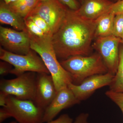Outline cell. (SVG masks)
<instances>
[{
  "label": "cell",
  "mask_w": 123,
  "mask_h": 123,
  "mask_svg": "<svg viewBox=\"0 0 123 123\" xmlns=\"http://www.w3.org/2000/svg\"><path fill=\"white\" fill-rule=\"evenodd\" d=\"M95 27V20L83 18L75 10L68 8L61 25L52 36L57 58L63 60L74 56L90 55Z\"/></svg>",
  "instance_id": "6da1fadb"
},
{
  "label": "cell",
  "mask_w": 123,
  "mask_h": 123,
  "mask_svg": "<svg viewBox=\"0 0 123 123\" xmlns=\"http://www.w3.org/2000/svg\"><path fill=\"white\" fill-rule=\"evenodd\" d=\"M68 8L72 10H77L80 6V4L77 0H60Z\"/></svg>",
  "instance_id": "cb8c5ba5"
},
{
  "label": "cell",
  "mask_w": 123,
  "mask_h": 123,
  "mask_svg": "<svg viewBox=\"0 0 123 123\" xmlns=\"http://www.w3.org/2000/svg\"><path fill=\"white\" fill-rule=\"evenodd\" d=\"M121 39L113 35L95 38L93 48L101 55L108 70L115 75L118 64Z\"/></svg>",
  "instance_id": "ba28073f"
},
{
  "label": "cell",
  "mask_w": 123,
  "mask_h": 123,
  "mask_svg": "<svg viewBox=\"0 0 123 123\" xmlns=\"http://www.w3.org/2000/svg\"><path fill=\"white\" fill-rule=\"evenodd\" d=\"M0 42L5 50L18 55H26L31 50L27 30L18 31L1 26Z\"/></svg>",
  "instance_id": "9c48e42d"
},
{
  "label": "cell",
  "mask_w": 123,
  "mask_h": 123,
  "mask_svg": "<svg viewBox=\"0 0 123 123\" xmlns=\"http://www.w3.org/2000/svg\"><path fill=\"white\" fill-rule=\"evenodd\" d=\"M0 22L9 25L20 31L27 30L24 18L12 11L2 0L0 2Z\"/></svg>",
  "instance_id": "5bb4252c"
},
{
  "label": "cell",
  "mask_w": 123,
  "mask_h": 123,
  "mask_svg": "<svg viewBox=\"0 0 123 123\" xmlns=\"http://www.w3.org/2000/svg\"><path fill=\"white\" fill-rule=\"evenodd\" d=\"M2 0L4 1L6 4H8L9 3H10V2L15 1L17 0Z\"/></svg>",
  "instance_id": "f1b7e54d"
},
{
  "label": "cell",
  "mask_w": 123,
  "mask_h": 123,
  "mask_svg": "<svg viewBox=\"0 0 123 123\" xmlns=\"http://www.w3.org/2000/svg\"><path fill=\"white\" fill-rule=\"evenodd\" d=\"M110 11L116 15L123 13V0L114 2Z\"/></svg>",
  "instance_id": "603a6c76"
},
{
  "label": "cell",
  "mask_w": 123,
  "mask_h": 123,
  "mask_svg": "<svg viewBox=\"0 0 123 123\" xmlns=\"http://www.w3.org/2000/svg\"><path fill=\"white\" fill-rule=\"evenodd\" d=\"M72 119L68 115L64 114L61 115L55 120L49 121L47 123H73Z\"/></svg>",
  "instance_id": "d4e9b609"
},
{
  "label": "cell",
  "mask_w": 123,
  "mask_h": 123,
  "mask_svg": "<svg viewBox=\"0 0 123 123\" xmlns=\"http://www.w3.org/2000/svg\"><path fill=\"white\" fill-rule=\"evenodd\" d=\"M120 43L121 44H123V40H121V41H120Z\"/></svg>",
  "instance_id": "4dcf8cb0"
},
{
  "label": "cell",
  "mask_w": 123,
  "mask_h": 123,
  "mask_svg": "<svg viewBox=\"0 0 123 123\" xmlns=\"http://www.w3.org/2000/svg\"><path fill=\"white\" fill-rule=\"evenodd\" d=\"M42 0H17L7 4L12 11L25 18Z\"/></svg>",
  "instance_id": "2e32d148"
},
{
  "label": "cell",
  "mask_w": 123,
  "mask_h": 123,
  "mask_svg": "<svg viewBox=\"0 0 123 123\" xmlns=\"http://www.w3.org/2000/svg\"><path fill=\"white\" fill-rule=\"evenodd\" d=\"M13 68L12 65L8 62L4 61L0 62V75L1 76H4L10 74Z\"/></svg>",
  "instance_id": "7402d4cb"
},
{
  "label": "cell",
  "mask_w": 123,
  "mask_h": 123,
  "mask_svg": "<svg viewBox=\"0 0 123 123\" xmlns=\"http://www.w3.org/2000/svg\"><path fill=\"white\" fill-rule=\"evenodd\" d=\"M29 34L31 49L42 58L53 78L57 92L73 83L71 76L57 60L52 42V36L40 37Z\"/></svg>",
  "instance_id": "7a4b0ae2"
},
{
  "label": "cell",
  "mask_w": 123,
  "mask_h": 123,
  "mask_svg": "<svg viewBox=\"0 0 123 123\" xmlns=\"http://www.w3.org/2000/svg\"><path fill=\"white\" fill-rule=\"evenodd\" d=\"M68 8L60 0H42L29 14L38 15L43 18L53 34L61 25Z\"/></svg>",
  "instance_id": "52a82bcc"
},
{
  "label": "cell",
  "mask_w": 123,
  "mask_h": 123,
  "mask_svg": "<svg viewBox=\"0 0 123 123\" xmlns=\"http://www.w3.org/2000/svg\"><path fill=\"white\" fill-rule=\"evenodd\" d=\"M60 63L75 85H79L89 77L108 72L102 58L97 52L89 55L71 56Z\"/></svg>",
  "instance_id": "3957f363"
},
{
  "label": "cell",
  "mask_w": 123,
  "mask_h": 123,
  "mask_svg": "<svg viewBox=\"0 0 123 123\" xmlns=\"http://www.w3.org/2000/svg\"><path fill=\"white\" fill-rule=\"evenodd\" d=\"M88 117L89 114L87 113H81L77 117L73 123H89Z\"/></svg>",
  "instance_id": "484cf974"
},
{
  "label": "cell",
  "mask_w": 123,
  "mask_h": 123,
  "mask_svg": "<svg viewBox=\"0 0 123 123\" xmlns=\"http://www.w3.org/2000/svg\"><path fill=\"white\" fill-rule=\"evenodd\" d=\"M11 115L5 107L0 109V123H2L6 119L11 117Z\"/></svg>",
  "instance_id": "4316f807"
},
{
  "label": "cell",
  "mask_w": 123,
  "mask_h": 123,
  "mask_svg": "<svg viewBox=\"0 0 123 123\" xmlns=\"http://www.w3.org/2000/svg\"><path fill=\"white\" fill-rule=\"evenodd\" d=\"M112 35L123 40V13L115 16Z\"/></svg>",
  "instance_id": "ffe728a7"
},
{
  "label": "cell",
  "mask_w": 123,
  "mask_h": 123,
  "mask_svg": "<svg viewBox=\"0 0 123 123\" xmlns=\"http://www.w3.org/2000/svg\"><path fill=\"white\" fill-rule=\"evenodd\" d=\"M25 18H30L46 34L52 36V33L50 26L46 21L41 17L38 15L30 14Z\"/></svg>",
  "instance_id": "d6986e66"
},
{
  "label": "cell",
  "mask_w": 123,
  "mask_h": 123,
  "mask_svg": "<svg viewBox=\"0 0 123 123\" xmlns=\"http://www.w3.org/2000/svg\"><path fill=\"white\" fill-rule=\"evenodd\" d=\"M114 0V2H115L118 1L120 0Z\"/></svg>",
  "instance_id": "d6a6232c"
},
{
  "label": "cell",
  "mask_w": 123,
  "mask_h": 123,
  "mask_svg": "<svg viewBox=\"0 0 123 123\" xmlns=\"http://www.w3.org/2000/svg\"><path fill=\"white\" fill-rule=\"evenodd\" d=\"M17 123L16 121H12V122H10V123Z\"/></svg>",
  "instance_id": "1f68e13d"
},
{
  "label": "cell",
  "mask_w": 123,
  "mask_h": 123,
  "mask_svg": "<svg viewBox=\"0 0 123 123\" xmlns=\"http://www.w3.org/2000/svg\"><path fill=\"white\" fill-rule=\"evenodd\" d=\"M105 95L118 106L123 115V93L114 92L109 90L105 92Z\"/></svg>",
  "instance_id": "44dd1931"
},
{
  "label": "cell",
  "mask_w": 123,
  "mask_h": 123,
  "mask_svg": "<svg viewBox=\"0 0 123 123\" xmlns=\"http://www.w3.org/2000/svg\"><path fill=\"white\" fill-rule=\"evenodd\" d=\"M4 107L19 123H43L44 111L31 100L18 99L8 95L6 106Z\"/></svg>",
  "instance_id": "8992f818"
},
{
  "label": "cell",
  "mask_w": 123,
  "mask_h": 123,
  "mask_svg": "<svg viewBox=\"0 0 123 123\" xmlns=\"http://www.w3.org/2000/svg\"><path fill=\"white\" fill-rule=\"evenodd\" d=\"M77 0L79 1V3H80L81 4L82 3V1H83V0Z\"/></svg>",
  "instance_id": "f546056e"
},
{
  "label": "cell",
  "mask_w": 123,
  "mask_h": 123,
  "mask_svg": "<svg viewBox=\"0 0 123 123\" xmlns=\"http://www.w3.org/2000/svg\"><path fill=\"white\" fill-rule=\"evenodd\" d=\"M7 97L4 94L0 92V106L1 107H5L6 106Z\"/></svg>",
  "instance_id": "83f0119b"
},
{
  "label": "cell",
  "mask_w": 123,
  "mask_h": 123,
  "mask_svg": "<svg viewBox=\"0 0 123 123\" xmlns=\"http://www.w3.org/2000/svg\"><path fill=\"white\" fill-rule=\"evenodd\" d=\"M80 102L68 87L62 89L57 91L54 99L44 110L43 123L53 120L62 110Z\"/></svg>",
  "instance_id": "7c38bea8"
},
{
  "label": "cell",
  "mask_w": 123,
  "mask_h": 123,
  "mask_svg": "<svg viewBox=\"0 0 123 123\" xmlns=\"http://www.w3.org/2000/svg\"><path fill=\"white\" fill-rule=\"evenodd\" d=\"M37 73L27 72L14 79H2L0 81V92L18 99L34 101Z\"/></svg>",
  "instance_id": "5b68a950"
},
{
  "label": "cell",
  "mask_w": 123,
  "mask_h": 123,
  "mask_svg": "<svg viewBox=\"0 0 123 123\" xmlns=\"http://www.w3.org/2000/svg\"><path fill=\"white\" fill-rule=\"evenodd\" d=\"M109 86L110 90L115 92L123 93V46L120 47L117 70Z\"/></svg>",
  "instance_id": "e0dca14e"
},
{
  "label": "cell",
  "mask_w": 123,
  "mask_h": 123,
  "mask_svg": "<svg viewBox=\"0 0 123 123\" xmlns=\"http://www.w3.org/2000/svg\"><path fill=\"white\" fill-rule=\"evenodd\" d=\"M57 93L53 78L50 74L37 73L35 103L44 110L51 103Z\"/></svg>",
  "instance_id": "8fae6325"
},
{
  "label": "cell",
  "mask_w": 123,
  "mask_h": 123,
  "mask_svg": "<svg viewBox=\"0 0 123 123\" xmlns=\"http://www.w3.org/2000/svg\"><path fill=\"white\" fill-rule=\"evenodd\" d=\"M37 54L32 49L26 55H20L0 48V59L13 66L10 74L16 76L27 72L50 74L42 58Z\"/></svg>",
  "instance_id": "277c9868"
},
{
  "label": "cell",
  "mask_w": 123,
  "mask_h": 123,
  "mask_svg": "<svg viewBox=\"0 0 123 123\" xmlns=\"http://www.w3.org/2000/svg\"><path fill=\"white\" fill-rule=\"evenodd\" d=\"M114 76L108 72L95 75L86 78L79 85L71 83L68 87L77 99L81 102L89 98L97 90L110 86Z\"/></svg>",
  "instance_id": "30bf717a"
},
{
  "label": "cell",
  "mask_w": 123,
  "mask_h": 123,
  "mask_svg": "<svg viewBox=\"0 0 123 123\" xmlns=\"http://www.w3.org/2000/svg\"><path fill=\"white\" fill-rule=\"evenodd\" d=\"M115 16L110 11L95 20L94 38L112 35Z\"/></svg>",
  "instance_id": "9a60e30c"
},
{
  "label": "cell",
  "mask_w": 123,
  "mask_h": 123,
  "mask_svg": "<svg viewBox=\"0 0 123 123\" xmlns=\"http://www.w3.org/2000/svg\"><path fill=\"white\" fill-rule=\"evenodd\" d=\"M111 0V1H112V0Z\"/></svg>",
  "instance_id": "836d02e7"
},
{
  "label": "cell",
  "mask_w": 123,
  "mask_h": 123,
  "mask_svg": "<svg viewBox=\"0 0 123 123\" xmlns=\"http://www.w3.org/2000/svg\"><path fill=\"white\" fill-rule=\"evenodd\" d=\"M114 2L110 0H83L76 13L83 18L95 20L110 11Z\"/></svg>",
  "instance_id": "4fadbf2b"
},
{
  "label": "cell",
  "mask_w": 123,
  "mask_h": 123,
  "mask_svg": "<svg viewBox=\"0 0 123 123\" xmlns=\"http://www.w3.org/2000/svg\"><path fill=\"white\" fill-rule=\"evenodd\" d=\"M24 20L27 30L31 34L40 37L50 35H48L44 33L43 31L30 18H25Z\"/></svg>",
  "instance_id": "ac0fdd59"
}]
</instances>
